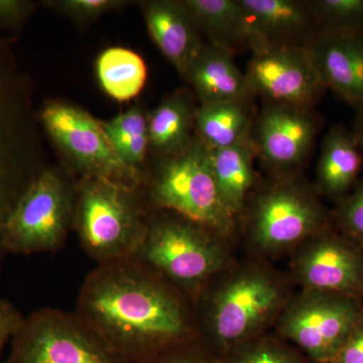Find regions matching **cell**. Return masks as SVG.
I'll return each instance as SVG.
<instances>
[{
  "label": "cell",
  "instance_id": "cell-19",
  "mask_svg": "<svg viewBox=\"0 0 363 363\" xmlns=\"http://www.w3.org/2000/svg\"><path fill=\"white\" fill-rule=\"evenodd\" d=\"M363 157L352 130L336 124L322 143L314 188L320 197L340 202L357 186Z\"/></svg>",
  "mask_w": 363,
  "mask_h": 363
},
{
  "label": "cell",
  "instance_id": "cell-16",
  "mask_svg": "<svg viewBox=\"0 0 363 363\" xmlns=\"http://www.w3.org/2000/svg\"><path fill=\"white\" fill-rule=\"evenodd\" d=\"M267 47L310 49L320 35L310 0H240Z\"/></svg>",
  "mask_w": 363,
  "mask_h": 363
},
{
  "label": "cell",
  "instance_id": "cell-8",
  "mask_svg": "<svg viewBox=\"0 0 363 363\" xmlns=\"http://www.w3.org/2000/svg\"><path fill=\"white\" fill-rule=\"evenodd\" d=\"M4 363H130L76 315L44 307L23 316Z\"/></svg>",
  "mask_w": 363,
  "mask_h": 363
},
{
  "label": "cell",
  "instance_id": "cell-4",
  "mask_svg": "<svg viewBox=\"0 0 363 363\" xmlns=\"http://www.w3.org/2000/svg\"><path fill=\"white\" fill-rule=\"evenodd\" d=\"M242 215L248 247L252 255L264 259L292 253L314 234L333 226L314 186L297 174L274 177L247 200Z\"/></svg>",
  "mask_w": 363,
  "mask_h": 363
},
{
  "label": "cell",
  "instance_id": "cell-12",
  "mask_svg": "<svg viewBox=\"0 0 363 363\" xmlns=\"http://www.w3.org/2000/svg\"><path fill=\"white\" fill-rule=\"evenodd\" d=\"M48 133L87 178H104L135 188L136 175L117 156L101 123L62 102H48L40 112Z\"/></svg>",
  "mask_w": 363,
  "mask_h": 363
},
{
  "label": "cell",
  "instance_id": "cell-1",
  "mask_svg": "<svg viewBox=\"0 0 363 363\" xmlns=\"http://www.w3.org/2000/svg\"><path fill=\"white\" fill-rule=\"evenodd\" d=\"M75 313L130 363L198 339L193 303L135 257L97 264L80 286Z\"/></svg>",
  "mask_w": 363,
  "mask_h": 363
},
{
  "label": "cell",
  "instance_id": "cell-2",
  "mask_svg": "<svg viewBox=\"0 0 363 363\" xmlns=\"http://www.w3.org/2000/svg\"><path fill=\"white\" fill-rule=\"evenodd\" d=\"M286 278L267 259L235 260L214 277L194 303L198 340L217 359L267 333L294 295Z\"/></svg>",
  "mask_w": 363,
  "mask_h": 363
},
{
  "label": "cell",
  "instance_id": "cell-33",
  "mask_svg": "<svg viewBox=\"0 0 363 363\" xmlns=\"http://www.w3.org/2000/svg\"><path fill=\"white\" fill-rule=\"evenodd\" d=\"M23 316L25 315L13 302L0 298V357L4 347L9 344L13 334L18 330Z\"/></svg>",
  "mask_w": 363,
  "mask_h": 363
},
{
  "label": "cell",
  "instance_id": "cell-29",
  "mask_svg": "<svg viewBox=\"0 0 363 363\" xmlns=\"http://www.w3.org/2000/svg\"><path fill=\"white\" fill-rule=\"evenodd\" d=\"M140 363H221L198 339L179 344Z\"/></svg>",
  "mask_w": 363,
  "mask_h": 363
},
{
  "label": "cell",
  "instance_id": "cell-5",
  "mask_svg": "<svg viewBox=\"0 0 363 363\" xmlns=\"http://www.w3.org/2000/svg\"><path fill=\"white\" fill-rule=\"evenodd\" d=\"M30 86L0 40V264L4 225L16 202L40 171Z\"/></svg>",
  "mask_w": 363,
  "mask_h": 363
},
{
  "label": "cell",
  "instance_id": "cell-25",
  "mask_svg": "<svg viewBox=\"0 0 363 363\" xmlns=\"http://www.w3.org/2000/svg\"><path fill=\"white\" fill-rule=\"evenodd\" d=\"M218 360L221 363H311L292 344L269 332L235 346Z\"/></svg>",
  "mask_w": 363,
  "mask_h": 363
},
{
  "label": "cell",
  "instance_id": "cell-30",
  "mask_svg": "<svg viewBox=\"0 0 363 363\" xmlns=\"http://www.w3.org/2000/svg\"><path fill=\"white\" fill-rule=\"evenodd\" d=\"M33 9L35 4L28 0H0V30H20Z\"/></svg>",
  "mask_w": 363,
  "mask_h": 363
},
{
  "label": "cell",
  "instance_id": "cell-21",
  "mask_svg": "<svg viewBox=\"0 0 363 363\" xmlns=\"http://www.w3.org/2000/svg\"><path fill=\"white\" fill-rule=\"evenodd\" d=\"M255 119L252 100L201 104L195 114L196 138L208 150L233 147L250 138Z\"/></svg>",
  "mask_w": 363,
  "mask_h": 363
},
{
  "label": "cell",
  "instance_id": "cell-26",
  "mask_svg": "<svg viewBox=\"0 0 363 363\" xmlns=\"http://www.w3.org/2000/svg\"><path fill=\"white\" fill-rule=\"evenodd\" d=\"M320 33L351 35L363 32V0H310Z\"/></svg>",
  "mask_w": 363,
  "mask_h": 363
},
{
  "label": "cell",
  "instance_id": "cell-3",
  "mask_svg": "<svg viewBox=\"0 0 363 363\" xmlns=\"http://www.w3.org/2000/svg\"><path fill=\"white\" fill-rule=\"evenodd\" d=\"M135 259L157 272L194 305L207 284L235 262L231 240L169 211L147 219Z\"/></svg>",
  "mask_w": 363,
  "mask_h": 363
},
{
  "label": "cell",
  "instance_id": "cell-13",
  "mask_svg": "<svg viewBox=\"0 0 363 363\" xmlns=\"http://www.w3.org/2000/svg\"><path fill=\"white\" fill-rule=\"evenodd\" d=\"M245 74L250 94L272 104L315 108L327 90L311 51L305 48L253 52Z\"/></svg>",
  "mask_w": 363,
  "mask_h": 363
},
{
  "label": "cell",
  "instance_id": "cell-18",
  "mask_svg": "<svg viewBox=\"0 0 363 363\" xmlns=\"http://www.w3.org/2000/svg\"><path fill=\"white\" fill-rule=\"evenodd\" d=\"M184 4L210 45L233 56L267 47L240 0H185Z\"/></svg>",
  "mask_w": 363,
  "mask_h": 363
},
{
  "label": "cell",
  "instance_id": "cell-24",
  "mask_svg": "<svg viewBox=\"0 0 363 363\" xmlns=\"http://www.w3.org/2000/svg\"><path fill=\"white\" fill-rule=\"evenodd\" d=\"M100 85L117 101H128L140 94L147 81V66L140 55L125 48L105 50L97 60Z\"/></svg>",
  "mask_w": 363,
  "mask_h": 363
},
{
  "label": "cell",
  "instance_id": "cell-20",
  "mask_svg": "<svg viewBox=\"0 0 363 363\" xmlns=\"http://www.w3.org/2000/svg\"><path fill=\"white\" fill-rule=\"evenodd\" d=\"M183 77L201 104L252 100L245 74L233 55L213 45H204Z\"/></svg>",
  "mask_w": 363,
  "mask_h": 363
},
{
  "label": "cell",
  "instance_id": "cell-14",
  "mask_svg": "<svg viewBox=\"0 0 363 363\" xmlns=\"http://www.w3.org/2000/svg\"><path fill=\"white\" fill-rule=\"evenodd\" d=\"M321 126L315 108L266 102L250 138L257 157L272 175H296L311 154Z\"/></svg>",
  "mask_w": 363,
  "mask_h": 363
},
{
  "label": "cell",
  "instance_id": "cell-28",
  "mask_svg": "<svg viewBox=\"0 0 363 363\" xmlns=\"http://www.w3.org/2000/svg\"><path fill=\"white\" fill-rule=\"evenodd\" d=\"M101 124L114 150L135 136L149 133V118L136 106Z\"/></svg>",
  "mask_w": 363,
  "mask_h": 363
},
{
  "label": "cell",
  "instance_id": "cell-23",
  "mask_svg": "<svg viewBox=\"0 0 363 363\" xmlns=\"http://www.w3.org/2000/svg\"><path fill=\"white\" fill-rule=\"evenodd\" d=\"M196 111L185 93L164 99L149 117L150 149L162 159L185 150L193 142Z\"/></svg>",
  "mask_w": 363,
  "mask_h": 363
},
{
  "label": "cell",
  "instance_id": "cell-15",
  "mask_svg": "<svg viewBox=\"0 0 363 363\" xmlns=\"http://www.w3.org/2000/svg\"><path fill=\"white\" fill-rule=\"evenodd\" d=\"M309 50L327 89L363 114V32L320 33Z\"/></svg>",
  "mask_w": 363,
  "mask_h": 363
},
{
  "label": "cell",
  "instance_id": "cell-9",
  "mask_svg": "<svg viewBox=\"0 0 363 363\" xmlns=\"http://www.w3.org/2000/svg\"><path fill=\"white\" fill-rule=\"evenodd\" d=\"M363 316V302L340 294L301 290L293 295L274 328L311 363H327Z\"/></svg>",
  "mask_w": 363,
  "mask_h": 363
},
{
  "label": "cell",
  "instance_id": "cell-11",
  "mask_svg": "<svg viewBox=\"0 0 363 363\" xmlns=\"http://www.w3.org/2000/svg\"><path fill=\"white\" fill-rule=\"evenodd\" d=\"M292 255L290 279L301 290L340 294L363 302V248L335 227L314 234Z\"/></svg>",
  "mask_w": 363,
  "mask_h": 363
},
{
  "label": "cell",
  "instance_id": "cell-17",
  "mask_svg": "<svg viewBox=\"0 0 363 363\" xmlns=\"http://www.w3.org/2000/svg\"><path fill=\"white\" fill-rule=\"evenodd\" d=\"M150 37L182 77L204 48L201 32L184 1L152 0L143 4Z\"/></svg>",
  "mask_w": 363,
  "mask_h": 363
},
{
  "label": "cell",
  "instance_id": "cell-22",
  "mask_svg": "<svg viewBox=\"0 0 363 363\" xmlns=\"http://www.w3.org/2000/svg\"><path fill=\"white\" fill-rule=\"evenodd\" d=\"M212 171L224 204L238 219L255 184V147L252 138L225 149L209 150Z\"/></svg>",
  "mask_w": 363,
  "mask_h": 363
},
{
  "label": "cell",
  "instance_id": "cell-27",
  "mask_svg": "<svg viewBox=\"0 0 363 363\" xmlns=\"http://www.w3.org/2000/svg\"><path fill=\"white\" fill-rule=\"evenodd\" d=\"M336 229L363 248V175L332 214Z\"/></svg>",
  "mask_w": 363,
  "mask_h": 363
},
{
  "label": "cell",
  "instance_id": "cell-7",
  "mask_svg": "<svg viewBox=\"0 0 363 363\" xmlns=\"http://www.w3.org/2000/svg\"><path fill=\"white\" fill-rule=\"evenodd\" d=\"M150 201L233 241L238 219L224 204L215 180L209 150L197 138L174 156L164 157L150 182Z\"/></svg>",
  "mask_w": 363,
  "mask_h": 363
},
{
  "label": "cell",
  "instance_id": "cell-6",
  "mask_svg": "<svg viewBox=\"0 0 363 363\" xmlns=\"http://www.w3.org/2000/svg\"><path fill=\"white\" fill-rule=\"evenodd\" d=\"M135 188L104 178H86L79 192L75 227L81 247L97 264L133 259L147 233Z\"/></svg>",
  "mask_w": 363,
  "mask_h": 363
},
{
  "label": "cell",
  "instance_id": "cell-31",
  "mask_svg": "<svg viewBox=\"0 0 363 363\" xmlns=\"http://www.w3.org/2000/svg\"><path fill=\"white\" fill-rule=\"evenodd\" d=\"M123 1L117 0H64L57 2L63 13L76 18H96L100 14L121 6Z\"/></svg>",
  "mask_w": 363,
  "mask_h": 363
},
{
  "label": "cell",
  "instance_id": "cell-34",
  "mask_svg": "<svg viewBox=\"0 0 363 363\" xmlns=\"http://www.w3.org/2000/svg\"><path fill=\"white\" fill-rule=\"evenodd\" d=\"M352 130L357 136L358 145H359L360 152L363 157V114H357L355 116Z\"/></svg>",
  "mask_w": 363,
  "mask_h": 363
},
{
  "label": "cell",
  "instance_id": "cell-10",
  "mask_svg": "<svg viewBox=\"0 0 363 363\" xmlns=\"http://www.w3.org/2000/svg\"><path fill=\"white\" fill-rule=\"evenodd\" d=\"M71 214L70 193L61 177L40 171L7 218L2 250L23 255L55 252L65 240Z\"/></svg>",
  "mask_w": 363,
  "mask_h": 363
},
{
  "label": "cell",
  "instance_id": "cell-32",
  "mask_svg": "<svg viewBox=\"0 0 363 363\" xmlns=\"http://www.w3.org/2000/svg\"><path fill=\"white\" fill-rule=\"evenodd\" d=\"M327 363H363V316Z\"/></svg>",
  "mask_w": 363,
  "mask_h": 363
}]
</instances>
